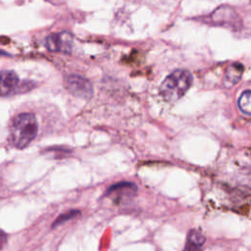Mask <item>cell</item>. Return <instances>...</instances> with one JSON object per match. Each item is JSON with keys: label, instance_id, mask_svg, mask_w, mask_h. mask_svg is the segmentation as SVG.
<instances>
[{"label": "cell", "instance_id": "8992f818", "mask_svg": "<svg viewBox=\"0 0 251 251\" xmlns=\"http://www.w3.org/2000/svg\"><path fill=\"white\" fill-rule=\"evenodd\" d=\"M244 67L240 63H232L230 64L225 74L224 77V85L226 87H231L234 84H236L243 74Z\"/></svg>", "mask_w": 251, "mask_h": 251}, {"label": "cell", "instance_id": "3957f363", "mask_svg": "<svg viewBox=\"0 0 251 251\" xmlns=\"http://www.w3.org/2000/svg\"><path fill=\"white\" fill-rule=\"evenodd\" d=\"M73 36L67 31L59 33H53L49 35L45 40V45L48 50L53 52H64L71 53L72 51Z\"/></svg>", "mask_w": 251, "mask_h": 251}, {"label": "cell", "instance_id": "ba28073f", "mask_svg": "<svg viewBox=\"0 0 251 251\" xmlns=\"http://www.w3.org/2000/svg\"><path fill=\"white\" fill-rule=\"evenodd\" d=\"M236 14L234 13V11L232 9H230L229 7H221L219 8L218 10L215 11L214 15L212 16V19L216 22V23H219V25L221 24V22L225 19L226 22L225 24H227V25H234V23H235V19H236Z\"/></svg>", "mask_w": 251, "mask_h": 251}, {"label": "cell", "instance_id": "8fae6325", "mask_svg": "<svg viewBox=\"0 0 251 251\" xmlns=\"http://www.w3.org/2000/svg\"><path fill=\"white\" fill-rule=\"evenodd\" d=\"M5 242H6V234L0 230V249L4 246Z\"/></svg>", "mask_w": 251, "mask_h": 251}, {"label": "cell", "instance_id": "7a4b0ae2", "mask_svg": "<svg viewBox=\"0 0 251 251\" xmlns=\"http://www.w3.org/2000/svg\"><path fill=\"white\" fill-rule=\"evenodd\" d=\"M192 83V75L186 70H176L162 82L160 92L164 99L175 102L180 99Z\"/></svg>", "mask_w": 251, "mask_h": 251}, {"label": "cell", "instance_id": "277c9868", "mask_svg": "<svg viewBox=\"0 0 251 251\" xmlns=\"http://www.w3.org/2000/svg\"><path fill=\"white\" fill-rule=\"evenodd\" d=\"M67 87L73 95L83 99L90 98L93 93L90 82L86 78L76 75H72L68 77Z\"/></svg>", "mask_w": 251, "mask_h": 251}, {"label": "cell", "instance_id": "5b68a950", "mask_svg": "<svg viewBox=\"0 0 251 251\" xmlns=\"http://www.w3.org/2000/svg\"><path fill=\"white\" fill-rule=\"evenodd\" d=\"M19 85V77L13 71L0 72V95L12 94Z\"/></svg>", "mask_w": 251, "mask_h": 251}, {"label": "cell", "instance_id": "9c48e42d", "mask_svg": "<svg viewBox=\"0 0 251 251\" xmlns=\"http://www.w3.org/2000/svg\"><path fill=\"white\" fill-rule=\"evenodd\" d=\"M238 107L245 115L251 114V92L250 90H245L238 99Z\"/></svg>", "mask_w": 251, "mask_h": 251}, {"label": "cell", "instance_id": "30bf717a", "mask_svg": "<svg viewBox=\"0 0 251 251\" xmlns=\"http://www.w3.org/2000/svg\"><path fill=\"white\" fill-rule=\"evenodd\" d=\"M77 214H79V212L76 211V210H74V211H70V212H68V213H66V214L61 215V216L54 222L53 227H55V226H59V225H61V224H63V223H65V222L68 221V220H71L72 218L75 217Z\"/></svg>", "mask_w": 251, "mask_h": 251}, {"label": "cell", "instance_id": "6da1fadb", "mask_svg": "<svg viewBox=\"0 0 251 251\" xmlns=\"http://www.w3.org/2000/svg\"><path fill=\"white\" fill-rule=\"evenodd\" d=\"M37 130L38 124L35 116L31 113H21L11 123V142L16 148L23 149L36 137Z\"/></svg>", "mask_w": 251, "mask_h": 251}, {"label": "cell", "instance_id": "52a82bcc", "mask_svg": "<svg viewBox=\"0 0 251 251\" xmlns=\"http://www.w3.org/2000/svg\"><path fill=\"white\" fill-rule=\"evenodd\" d=\"M205 242V236L197 229H191L187 235L183 251H201Z\"/></svg>", "mask_w": 251, "mask_h": 251}]
</instances>
